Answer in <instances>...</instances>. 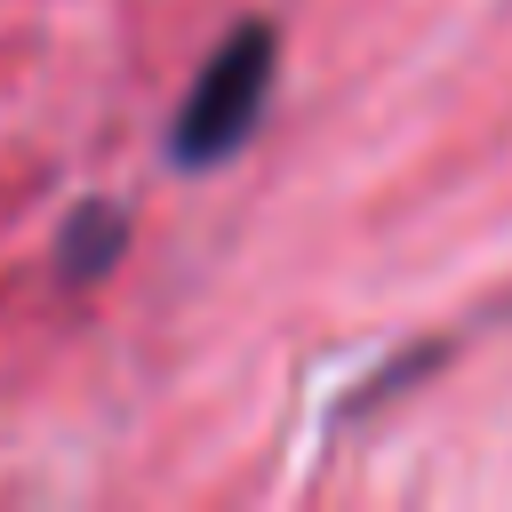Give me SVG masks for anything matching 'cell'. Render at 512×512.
<instances>
[{"label": "cell", "instance_id": "cell-1", "mask_svg": "<svg viewBox=\"0 0 512 512\" xmlns=\"http://www.w3.org/2000/svg\"><path fill=\"white\" fill-rule=\"evenodd\" d=\"M264 96H272V32H264V24H240V32L208 56L200 88H192L184 112H176V160H184V168H208V160L240 152L248 128H256V112H264Z\"/></svg>", "mask_w": 512, "mask_h": 512}, {"label": "cell", "instance_id": "cell-2", "mask_svg": "<svg viewBox=\"0 0 512 512\" xmlns=\"http://www.w3.org/2000/svg\"><path fill=\"white\" fill-rule=\"evenodd\" d=\"M112 248H120V208H104V216L88 208V216L72 224V240H64V272H72V280H88V272H104V264H112Z\"/></svg>", "mask_w": 512, "mask_h": 512}]
</instances>
